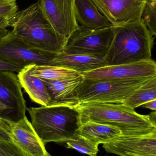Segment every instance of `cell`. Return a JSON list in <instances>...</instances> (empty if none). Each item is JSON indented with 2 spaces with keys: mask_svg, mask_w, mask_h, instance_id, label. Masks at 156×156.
<instances>
[{
  "mask_svg": "<svg viewBox=\"0 0 156 156\" xmlns=\"http://www.w3.org/2000/svg\"><path fill=\"white\" fill-rule=\"evenodd\" d=\"M31 123L45 145L76 139L81 125L76 108L65 105L41 106L27 108Z\"/></svg>",
  "mask_w": 156,
  "mask_h": 156,
  "instance_id": "obj_2",
  "label": "cell"
},
{
  "mask_svg": "<svg viewBox=\"0 0 156 156\" xmlns=\"http://www.w3.org/2000/svg\"><path fill=\"white\" fill-rule=\"evenodd\" d=\"M15 34L32 46L52 53L62 52L67 39L58 35L42 13L38 2L17 11L9 20Z\"/></svg>",
  "mask_w": 156,
  "mask_h": 156,
  "instance_id": "obj_3",
  "label": "cell"
},
{
  "mask_svg": "<svg viewBox=\"0 0 156 156\" xmlns=\"http://www.w3.org/2000/svg\"><path fill=\"white\" fill-rule=\"evenodd\" d=\"M16 0H0V16L11 18L18 11Z\"/></svg>",
  "mask_w": 156,
  "mask_h": 156,
  "instance_id": "obj_24",
  "label": "cell"
},
{
  "mask_svg": "<svg viewBox=\"0 0 156 156\" xmlns=\"http://www.w3.org/2000/svg\"><path fill=\"white\" fill-rule=\"evenodd\" d=\"M84 79L83 75L79 78L62 80L41 79L46 86L51 98L49 106L65 105L77 108L80 105L77 90Z\"/></svg>",
  "mask_w": 156,
  "mask_h": 156,
  "instance_id": "obj_14",
  "label": "cell"
},
{
  "mask_svg": "<svg viewBox=\"0 0 156 156\" xmlns=\"http://www.w3.org/2000/svg\"><path fill=\"white\" fill-rule=\"evenodd\" d=\"M143 19L152 35L156 36V5L147 2Z\"/></svg>",
  "mask_w": 156,
  "mask_h": 156,
  "instance_id": "obj_22",
  "label": "cell"
},
{
  "mask_svg": "<svg viewBox=\"0 0 156 156\" xmlns=\"http://www.w3.org/2000/svg\"><path fill=\"white\" fill-rule=\"evenodd\" d=\"M121 133V129L116 126L91 121L82 124L77 132V135L86 138L97 146L110 143Z\"/></svg>",
  "mask_w": 156,
  "mask_h": 156,
  "instance_id": "obj_18",
  "label": "cell"
},
{
  "mask_svg": "<svg viewBox=\"0 0 156 156\" xmlns=\"http://www.w3.org/2000/svg\"><path fill=\"white\" fill-rule=\"evenodd\" d=\"M102 147L107 153L118 155L156 156V126L139 134H121Z\"/></svg>",
  "mask_w": 156,
  "mask_h": 156,
  "instance_id": "obj_10",
  "label": "cell"
},
{
  "mask_svg": "<svg viewBox=\"0 0 156 156\" xmlns=\"http://www.w3.org/2000/svg\"><path fill=\"white\" fill-rule=\"evenodd\" d=\"M141 107L145 109H149L152 111H156V100L146 103L143 104Z\"/></svg>",
  "mask_w": 156,
  "mask_h": 156,
  "instance_id": "obj_27",
  "label": "cell"
},
{
  "mask_svg": "<svg viewBox=\"0 0 156 156\" xmlns=\"http://www.w3.org/2000/svg\"><path fill=\"white\" fill-rule=\"evenodd\" d=\"M12 123L0 117V129L7 132L10 135Z\"/></svg>",
  "mask_w": 156,
  "mask_h": 156,
  "instance_id": "obj_26",
  "label": "cell"
},
{
  "mask_svg": "<svg viewBox=\"0 0 156 156\" xmlns=\"http://www.w3.org/2000/svg\"><path fill=\"white\" fill-rule=\"evenodd\" d=\"M0 156H24L12 140L0 137Z\"/></svg>",
  "mask_w": 156,
  "mask_h": 156,
  "instance_id": "obj_23",
  "label": "cell"
},
{
  "mask_svg": "<svg viewBox=\"0 0 156 156\" xmlns=\"http://www.w3.org/2000/svg\"><path fill=\"white\" fill-rule=\"evenodd\" d=\"M148 115L149 120L151 121L153 125L156 126V111L151 113Z\"/></svg>",
  "mask_w": 156,
  "mask_h": 156,
  "instance_id": "obj_30",
  "label": "cell"
},
{
  "mask_svg": "<svg viewBox=\"0 0 156 156\" xmlns=\"http://www.w3.org/2000/svg\"><path fill=\"white\" fill-rule=\"evenodd\" d=\"M76 0H39L44 16L59 35L68 39L80 28L76 17Z\"/></svg>",
  "mask_w": 156,
  "mask_h": 156,
  "instance_id": "obj_7",
  "label": "cell"
},
{
  "mask_svg": "<svg viewBox=\"0 0 156 156\" xmlns=\"http://www.w3.org/2000/svg\"><path fill=\"white\" fill-rule=\"evenodd\" d=\"M30 73L41 79L62 80L79 78L82 74L77 71L58 66L48 65H30Z\"/></svg>",
  "mask_w": 156,
  "mask_h": 156,
  "instance_id": "obj_19",
  "label": "cell"
},
{
  "mask_svg": "<svg viewBox=\"0 0 156 156\" xmlns=\"http://www.w3.org/2000/svg\"><path fill=\"white\" fill-rule=\"evenodd\" d=\"M27 65L16 61L6 60L0 58V71H6L19 73Z\"/></svg>",
  "mask_w": 156,
  "mask_h": 156,
  "instance_id": "obj_25",
  "label": "cell"
},
{
  "mask_svg": "<svg viewBox=\"0 0 156 156\" xmlns=\"http://www.w3.org/2000/svg\"><path fill=\"white\" fill-rule=\"evenodd\" d=\"M48 65L66 68L81 74L109 66L106 56L68 54L63 51L57 54Z\"/></svg>",
  "mask_w": 156,
  "mask_h": 156,
  "instance_id": "obj_15",
  "label": "cell"
},
{
  "mask_svg": "<svg viewBox=\"0 0 156 156\" xmlns=\"http://www.w3.org/2000/svg\"><path fill=\"white\" fill-rule=\"evenodd\" d=\"M113 37L112 26L97 29L80 28L68 39L63 51L68 54L105 56Z\"/></svg>",
  "mask_w": 156,
  "mask_h": 156,
  "instance_id": "obj_6",
  "label": "cell"
},
{
  "mask_svg": "<svg viewBox=\"0 0 156 156\" xmlns=\"http://www.w3.org/2000/svg\"><path fill=\"white\" fill-rule=\"evenodd\" d=\"M17 74L0 71V103L5 108L4 119L14 123L24 118L26 102Z\"/></svg>",
  "mask_w": 156,
  "mask_h": 156,
  "instance_id": "obj_9",
  "label": "cell"
},
{
  "mask_svg": "<svg viewBox=\"0 0 156 156\" xmlns=\"http://www.w3.org/2000/svg\"><path fill=\"white\" fill-rule=\"evenodd\" d=\"M154 76L124 80H95L84 78L77 90L80 104L95 102L122 103Z\"/></svg>",
  "mask_w": 156,
  "mask_h": 156,
  "instance_id": "obj_5",
  "label": "cell"
},
{
  "mask_svg": "<svg viewBox=\"0 0 156 156\" xmlns=\"http://www.w3.org/2000/svg\"><path fill=\"white\" fill-rule=\"evenodd\" d=\"M56 54L32 46L12 31L0 41V58L26 65L49 64Z\"/></svg>",
  "mask_w": 156,
  "mask_h": 156,
  "instance_id": "obj_8",
  "label": "cell"
},
{
  "mask_svg": "<svg viewBox=\"0 0 156 156\" xmlns=\"http://www.w3.org/2000/svg\"><path fill=\"white\" fill-rule=\"evenodd\" d=\"M147 2H156V0H145Z\"/></svg>",
  "mask_w": 156,
  "mask_h": 156,
  "instance_id": "obj_33",
  "label": "cell"
},
{
  "mask_svg": "<svg viewBox=\"0 0 156 156\" xmlns=\"http://www.w3.org/2000/svg\"><path fill=\"white\" fill-rule=\"evenodd\" d=\"M9 30L6 27H2L0 28V41L1 39L4 37L9 32Z\"/></svg>",
  "mask_w": 156,
  "mask_h": 156,
  "instance_id": "obj_31",
  "label": "cell"
},
{
  "mask_svg": "<svg viewBox=\"0 0 156 156\" xmlns=\"http://www.w3.org/2000/svg\"><path fill=\"white\" fill-rule=\"evenodd\" d=\"M22 88L31 100L41 106H49L51 98L47 88L40 78L30 73V65L26 66L17 74Z\"/></svg>",
  "mask_w": 156,
  "mask_h": 156,
  "instance_id": "obj_17",
  "label": "cell"
},
{
  "mask_svg": "<svg viewBox=\"0 0 156 156\" xmlns=\"http://www.w3.org/2000/svg\"><path fill=\"white\" fill-rule=\"evenodd\" d=\"M5 111V107L2 103H0V117L2 118H4V115Z\"/></svg>",
  "mask_w": 156,
  "mask_h": 156,
  "instance_id": "obj_32",
  "label": "cell"
},
{
  "mask_svg": "<svg viewBox=\"0 0 156 156\" xmlns=\"http://www.w3.org/2000/svg\"><path fill=\"white\" fill-rule=\"evenodd\" d=\"M0 137L7 139V140H12L11 135L7 132L1 129H0Z\"/></svg>",
  "mask_w": 156,
  "mask_h": 156,
  "instance_id": "obj_29",
  "label": "cell"
},
{
  "mask_svg": "<svg viewBox=\"0 0 156 156\" xmlns=\"http://www.w3.org/2000/svg\"><path fill=\"white\" fill-rule=\"evenodd\" d=\"M112 26L122 25L143 18L145 0H92Z\"/></svg>",
  "mask_w": 156,
  "mask_h": 156,
  "instance_id": "obj_11",
  "label": "cell"
},
{
  "mask_svg": "<svg viewBox=\"0 0 156 156\" xmlns=\"http://www.w3.org/2000/svg\"><path fill=\"white\" fill-rule=\"evenodd\" d=\"M156 100V75L145 82L127 98L123 104L135 109Z\"/></svg>",
  "mask_w": 156,
  "mask_h": 156,
  "instance_id": "obj_20",
  "label": "cell"
},
{
  "mask_svg": "<svg viewBox=\"0 0 156 156\" xmlns=\"http://www.w3.org/2000/svg\"><path fill=\"white\" fill-rule=\"evenodd\" d=\"M75 6L80 28L97 29L112 26L92 0H76Z\"/></svg>",
  "mask_w": 156,
  "mask_h": 156,
  "instance_id": "obj_16",
  "label": "cell"
},
{
  "mask_svg": "<svg viewBox=\"0 0 156 156\" xmlns=\"http://www.w3.org/2000/svg\"><path fill=\"white\" fill-rule=\"evenodd\" d=\"M65 143L67 148L75 149L81 154L95 156L99 152L98 146L80 136L77 135L76 139H70Z\"/></svg>",
  "mask_w": 156,
  "mask_h": 156,
  "instance_id": "obj_21",
  "label": "cell"
},
{
  "mask_svg": "<svg viewBox=\"0 0 156 156\" xmlns=\"http://www.w3.org/2000/svg\"><path fill=\"white\" fill-rule=\"evenodd\" d=\"M112 27L113 38L106 56L109 66L152 59L154 38L143 18Z\"/></svg>",
  "mask_w": 156,
  "mask_h": 156,
  "instance_id": "obj_1",
  "label": "cell"
},
{
  "mask_svg": "<svg viewBox=\"0 0 156 156\" xmlns=\"http://www.w3.org/2000/svg\"><path fill=\"white\" fill-rule=\"evenodd\" d=\"M84 78L91 80H124L156 75V61L144 60L122 65L107 66L82 73Z\"/></svg>",
  "mask_w": 156,
  "mask_h": 156,
  "instance_id": "obj_12",
  "label": "cell"
},
{
  "mask_svg": "<svg viewBox=\"0 0 156 156\" xmlns=\"http://www.w3.org/2000/svg\"><path fill=\"white\" fill-rule=\"evenodd\" d=\"M9 19L5 16H0V28L9 27Z\"/></svg>",
  "mask_w": 156,
  "mask_h": 156,
  "instance_id": "obj_28",
  "label": "cell"
},
{
  "mask_svg": "<svg viewBox=\"0 0 156 156\" xmlns=\"http://www.w3.org/2000/svg\"><path fill=\"white\" fill-rule=\"evenodd\" d=\"M10 135L12 141L20 148L24 156H51L26 116L12 123Z\"/></svg>",
  "mask_w": 156,
  "mask_h": 156,
  "instance_id": "obj_13",
  "label": "cell"
},
{
  "mask_svg": "<svg viewBox=\"0 0 156 156\" xmlns=\"http://www.w3.org/2000/svg\"><path fill=\"white\" fill-rule=\"evenodd\" d=\"M76 108L80 112L81 124L91 121L110 125L120 128L123 134L143 133L155 126L148 115L140 114L123 103H87Z\"/></svg>",
  "mask_w": 156,
  "mask_h": 156,
  "instance_id": "obj_4",
  "label": "cell"
},
{
  "mask_svg": "<svg viewBox=\"0 0 156 156\" xmlns=\"http://www.w3.org/2000/svg\"><path fill=\"white\" fill-rule=\"evenodd\" d=\"M150 3H152L156 5V2H151Z\"/></svg>",
  "mask_w": 156,
  "mask_h": 156,
  "instance_id": "obj_34",
  "label": "cell"
}]
</instances>
